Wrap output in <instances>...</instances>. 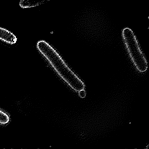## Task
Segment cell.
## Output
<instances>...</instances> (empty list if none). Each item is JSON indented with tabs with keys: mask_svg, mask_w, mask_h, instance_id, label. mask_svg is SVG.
<instances>
[{
	"mask_svg": "<svg viewBox=\"0 0 149 149\" xmlns=\"http://www.w3.org/2000/svg\"><path fill=\"white\" fill-rule=\"evenodd\" d=\"M123 36L131 58L136 68L140 72H145L148 69L147 61L139 48L134 33L131 29L126 28L123 30Z\"/></svg>",
	"mask_w": 149,
	"mask_h": 149,
	"instance_id": "7a4b0ae2",
	"label": "cell"
},
{
	"mask_svg": "<svg viewBox=\"0 0 149 149\" xmlns=\"http://www.w3.org/2000/svg\"><path fill=\"white\" fill-rule=\"evenodd\" d=\"M86 92L84 89L81 90L80 91H79V95L80 97L81 98H84L86 96Z\"/></svg>",
	"mask_w": 149,
	"mask_h": 149,
	"instance_id": "8992f818",
	"label": "cell"
},
{
	"mask_svg": "<svg viewBox=\"0 0 149 149\" xmlns=\"http://www.w3.org/2000/svg\"><path fill=\"white\" fill-rule=\"evenodd\" d=\"M49 0H21L19 6L23 8H31L40 6Z\"/></svg>",
	"mask_w": 149,
	"mask_h": 149,
	"instance_id": "277c9868",
	"label": "cell"
},
{
	"mask_svg": "<svg viewBox=\"0 0 149 149\" xmlns=\"http://www.w3.org/2000/svg\"><path fill=\"white\" fill-rule=\"evenodd\" d=\"M10 121V117L8 114L0 109V124L6 125Z\"/></svg>",
	"mask_w": 149,
	"mask_h": 149,
	"instance_id": "5b68a950",
	"label": "cell"
},
{
	"mask_svg": "<svg viewBox=\"0 0 149 149\" xmlns=\"http://www.w3.org/2000/svg\"><path fill=\"white\" fill-rule=\"evenodd\" d=\"M0 40L10 44H14L17 41L15 35L5 29L0 27Z\"/></svg>",
	"mask_w": 149,
	"mask_h": 149,
	"instance_id": "3957f363",
	"label": "cell"
},
{
	"mask_svg": "<svg viewBox=\"0 0 149 149\" xmlns=\"http://www.w3.org/2000/svg\"><path fill=\"white\" fill-rule=\"evenodd\" d=\"M37 47L60 76L74 90L84 88V83L69 68L57 52L44 40L38 42Z\"/></svg>",
	"mask_w": 149,
	"mask_h": 149,
	"instance_id": "6da1fadb",
	"label": "cell"
}]
</instances>
